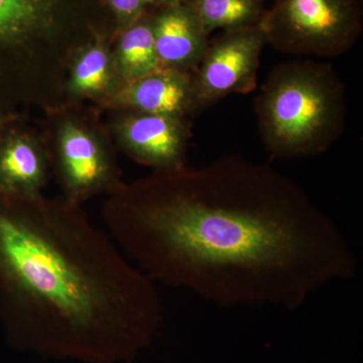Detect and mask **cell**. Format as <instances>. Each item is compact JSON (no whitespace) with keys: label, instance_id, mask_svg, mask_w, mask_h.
I'll use <instances>...</instances> for the list:
<instances>
[{"label":"cell","instance_id":"5","mask_svg":"<svg viewBox=\"0 0 363 363\" xmlns=\"http://www.w3.org/2000/svg\"><path fill=\"white\" fill-rule=\"evenodd\" d=\"M267 45L260 25L222 32L209 42L192 73L194 112L231 94H247L257 88L260 56Z\"/></svg>","mask_w":363,"mask_h":363},{"label":"cell","instance_id":"11","mask_svg":"<svg viewBox=\"0 0 363 363\" xmlns=\"http://www.w3.org/2000/svg\"><path fill=\"white\" fill-rule=\"evenodd\" d=\"M162 69L155 47L152 18L140 20L124 28L117 45V70L126 81L150 75Z\"/></svg>","mask_w":363,"mask_h":363},{"label":"cell","instance_id":"10","mask_svg":"<svg viewBox=\"0 0 363 363\" xmlns=\"http://www.w3.org/2000/svg\"><path fill=\"white\" fill-rule=\"evenodd\" d=\"M49 159L30 138H13L0 147V193L39 196L47 181Z\"/></svg>","mask_w":363,"mask_h":363},{"label":"cell","instance_id":"1","mask_svg":"<svg viewBox=\"0 0 363 363\" xmlns=\"http://www.w3.org/2000/svg\"><path fill=\"white\" fill-rule=\"evenodd\" d=\"M111 194L105 226L126 257L154 283L220 307L297 309L357 271L342 231L303 189L242 157L157 172Z\"/></svg>","mask_w":363,"mask_h":363},{"label":"cell","instance_id":"2","mask_svg":"<svg viewBox=\"0 0 363 363\" xmlns=\"http://www.w3.org/2000/svg\"><path fill=\"white\" fill-rule=\"evenodd\" d=\"M0 284L14 340L42 357L126 362L161 326L154 281L66 199L0 193Z\"/></svg>","mask_w":363,"mask_h":363},{"label":"cell","instance_id":"12","mask_svg":"<svg viewBox=\"0 0 363 363\" xmlns=\"http://www.w3.org/2000/svg\"><path fill=\"white\" fill-rule=\"evenodd\" d=\"M209 35L214 30H240L259 25L266 7L262 0H187Z\"/></svg>","mask_w":363,"mask_h":363},{"label":"cell","instance_id":"9","mask_svg":"<svg viewBox=\"0 0 363 363\" xmlns=\"http://www.w3.org/2000/svg\"><path fill=\"white\" fill-rule=\"evenodd\" d=\"M191 79V73L162 68L126 82L119 100L133 111L185 118L194 112Z\"/></svg>","mask_w":363,"mask_h":363},{"label":"cell","instance_id":"3","mask_svg":"<svg viewBox=\"0 0 363 363\" xmlns=\"http://www.w3.org/2000/svg\"><path fill=\"white\" fill-rule=\"evenodd\" d=\"M257 123L272 157L321 154L343 133L345 89L331 65L312 60L279 64L255 100Z\"/></svg>","mask_w":363,"mask_h":363},{"label":"cell","instance_id":"15","mask_svg":"<svg viewBox=\"0 0 363 363\" xmlns=\"http://www.w3.org/2000/svg\"><path fill=\"white\" fill-rule=\"evenodd\" d=\"M123 28H128L145 16L147 0H107Z\"/></svg>","mask_w":363,"mask_h":363},{"label":"cell","instance_id":"13","mask_svg":"<svg viewBox=\"0 0 363 363\" xmlns=\"http://www.w3.org/2000/svg\"><path fill=\"white\" fill-rule=\"evenodd\" d=\"M51 6L52 0H0V40L35 35L47 23Z\"/></svg>","mask_w":363,"mask_h":363},{"label":"cell","instance_id":"4","mask_svg":"<svg viewBox=\"0 0 363 363\" xmlns=\"http://www.w3.org/2000/svg\"><path fill=\"white\" fill-rule=\"evenodd\" d=\"M259 25L277 51L335 58L359 40L362 6L359 0H272Z\"/></svg>","mask_w":363,"mask_h":363},{"label":"cell","instance_id":"14","mask_svg":"<svg viewBox=\"0 0 363 363\" xmlns=\"http://www.w3.org/2000/svg\"><path fill=\"white\" fill-rule=\"evenodd\" d=\"M111 81L108 52L101 45H90L79 57L72 71V90L79 94H98L108 87Z\"/></svg>","mask_w":363,"mask_h":363},{"label":"cell","instance_id":"6","mask_svg":"<svg viewBox=\"0 0 363 363\" xmlns=\"http://www.w3.org/2000/svg\"><path fill=\"white\" fill-rule=\"evenodd\" d=\"M57 173L67 201L80 204L101 191L116 190V166L96 138L76 124L68 123L60 133Z\"/></svg>","mask_w":363,"mask_h":363},{"label":"cell","instance_id":"16","mask_svg":"<svg viewBox=\"0 0 363 363\" xmlns=\"http://www.w3.org/2000/svg\"><path fill=\"white\" fill-rule=\"evenodd\" d=\"M187 0H147V6H156L166 7L177 6V4H185Z\"/></svg>","mask_w":363,"mask_h":363},{"label":"cell","instance_id":"8","mask_svg":"<svg viewBox=\"0 0 363 363\" xmlns=\"http://www.w3.org/2000/svg\"><path fill=\"white\" fill-rule=\"evenodd\" d=\"M152 28L162 69L191 73L197 68L209 40L189 4L161 7V11L152 16Z\"/></svg>","mask_w":363,"mask_h":363},{"label":"cell","instance_id":"7","mask_svg":"<svg viewBox=\"0 0 363 363\" xmlns=\"http://www.w3.org/2000/svg\"><path fill=\"white\" fill-rule=\"evenodd\" d=\"M185 119L133 111L123 119L119 133L131 156L157 172L185 167L189 130Z\"/></svg>","mask_w":363,"mask_h":363}]
</instances>
